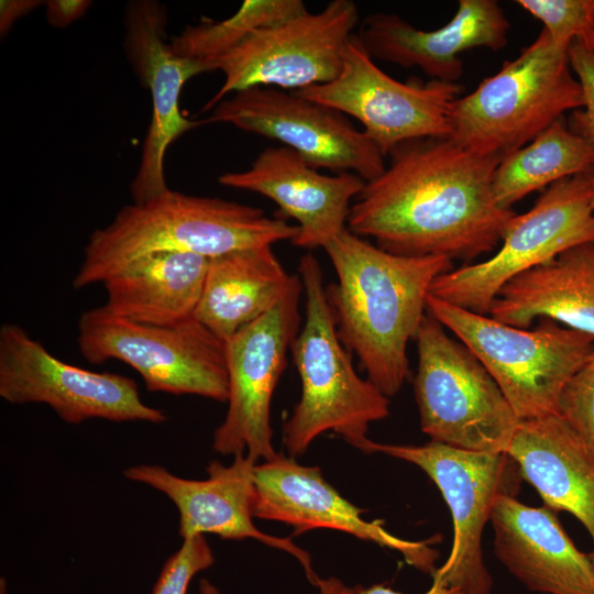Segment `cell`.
<instances>
[{
    "label": "cell",
    "mask_w": 594,
    "mask_h": 594,
    "mask_svg": "<svg viewBox=\"0 0 594 594\" xmlns=\"http://www.w3.org/2000/svg\"><path fill=\"white\" fill-rule=\"evenodd\" d=\"M584 175L587 179V183H588V187H590V195H591V206L594 210V166H592L591 168H588L587 170L584 172Z\"/></svg>",
    "instance_id": "37"
},
{
    "label": "cell",
    "mask_w": 594,
    "mask_h": 594,
    "mask_svg": "<svg viewBox=\"0 0 594 594\" xmlns=\"http://www.w3.org/2000/svg\"><path fill=\"white\" fill-rule=\"evenodd\" d=\"M462 91L457 82L398 81L378 68L353 34L339 75L295 91L353 117L384 156L397 145L425 138H450L452 110Z\"/></svg>",
    "instance_id": "12"
},
{
    "label": "cell",
    "mask_w": 594,
    "mask_h": 594,
    "mask_svg": "<svg viewBox=\"0 0 594 594\" xmlns=\"http://www.w3.org/2000/svg\"><path fill=\"white\" fill-rule=\"evenodd\" d=\"M415 340L421 431L462 450L506 452L520 419L482 362L428 312Z\"/></svg>",
    "instance_id": "7"
},
{
    "label": "cell",
    "mask_w": 594,
    "mask_h": 594,
    "mask_svg": "<svg viewBox=\"0 0 594 594\" xmlns=\"http://www.w3.org/2000/svg\"><path fill=\"white\" fill-rule=\"evenodd\" d=\"M77 341L89 363L122 361L140 374L150 392L228 402L226 344L194 317L147 324L100 306L80 315Z\"/></svg>",
    "instance_id": "8"
},
{
    "label": "cell",
    "mask_w": 594,
    "mask_h": 594,
    "mask_svg": "<svg viewBox=\"0 0 594 594\" xmlns=\"http://www.w3.org/2000/svg\"><path fill=\"white\" fill-rule=\"evenodd\" d=\"M298 231L297 226L254 206L168 189L145 202L124 206L109 224L90 234L73 286L102 283L120 266L146 254L189 252L215 257L292 241Z\"/></svg>",
    "instance_id": "3"
},
{
    "label": "cell",
    "mask_w": 594,
    "mask_h": 594,
    "mask_svg": "<svg viewBox=\"0 0 594 594\" xmlns=\"http://www.w3.org/2000/svg\"><path fill=\"white\" fill-rule=\"evenodd\" d=\"M256 461L246 454L234 455L230 465L211 461L206 480L176 476L160 465L141 464L124 471L131 481L146 484L165 494L179 513V535L184 539L213 534L222 539H255L295 557L308 580L318 586L320 579L309 553L290 538L275 537L253 522L254 470Z\"/></svg>",
    "instance_id": "18"
},
{
    "label": "cell",
    "mask_w": 594,
    "mask_h": 594,
    "mask_svg": "<svg viewBox=\"0 0 594 594\" xmlns=\"http://www.w3.org/2000/svg\"><path fill=\"white\" fill-rule=\"evenodd\" d=\"M305 11L307 8L301 0H245L239 10L226 20L204 21L197 25L186 26L180 34L170 38V45L179 56L207 66L210 61L231 50L252 33L282 23Z\"/></svg>",
    "instance_id": "27"
},
{
    "label": "cell",
    "mask_w": 594,
    "mask_h": 594,
    "mask_svg": "<svg viewBox=\"0 0 594 594\" xmlns=\"http://www.w3.org/2000/svg\"><path fill=\"white\" fill-rule=\"evenodd\" d=\"M505 453L544 506L572 514L594 542V450L565 419L520 420Z\"/></svg>",
    "instance_id": "22"
},
{
    "label": "cell",
    "mask_w": 594,
    "mask_h": 594,
    "mask_svg": "<svg viewBox=\"0 0 594 594\" xmlns=\"http://www.w3.org/2000/svg\"><path fill=\"white\" fill-rule=\"evenodd\" d=\"M594 166L591 146L560 118L531 142L503 158L493 178L498 206H512L551 184Z\"/></svg>",
    "instance_id": "26"
},
{
    "label": "cell",
    "mask_w": 594,
    "mask_h": 594,
    "mask_svg": "<svg viewBox=\"0 0 594 594\" xmlns=\"http://www.w3.org/2000/svg\"><path fill=\"white\" fill-rule=\"evenodd\" d=\"M213 561L204 535L184 539L182 547L165 562L152 594H186L191 579Z\"/></svg>",
    "instance_id": "30"
},
{
    "label": "cell",
    "mask_w": 594,
    "mask_h": 594,
    "mask_svg": "<svg viewBox=\"0 0 594 594\" xmlns=\"http://www.w3.org/2000/svg\"><path fill=\"white\" fill-rule=\"evenodd\" d=\"M384 172L366 182L346 228L402 256L470 262L502 242L512 209L493 194L497 157L451 138H425L393 148Z\"/></svg>",
    "instance_id": "1"
},
{
    "label": "cell",
    "mask_w": 594,
    "mask_h": 594,
    "mask_svg": "<svg viewBox=\"0 0 594 594\" xmlns=\"http://www.w3.org/2000/svg\"><path fill=\"white\" fill-rule=\"evenodd\" d=\"M359 24L352 0H332L318 12L307 10L252 33L207 64L210 72H221L224 80L201 112L252 87L297 91L333 80Z\"/></svg>",
    "instance_id": "11"
},
{
    "label": "cell",
    "mask_w": 594,
    "mask_h": 594,
    "mask_svg": "<svg viewBox=\"0 0 594 594\" xmlns=\"http://www.w3.org/2000/svg\"><path fill=\"white\" fill-rule=\"evenodd\" d=\"M542 29L519 55L503 64L452 110L451 139L501 161L531 142L565 111L584 106L583 88L573 76L569 46Z\"/></svg>",
    "instance_id": "5"
},
{
    "label": "cell",
    "mask_w": 594,
    "mask_h": 594,
    "mask_svg": "<svg viewBox=\"0 0 594 594\" xmlns=\"http://www.w3.org/2000/svg\"><path fill=\"white\" fill-rule=\"evenodd\" d=\"M218 182L273 200L297 221L290 243L307 250L324 248L346 229L351 201L366 184L354 173L321 174L283 145L263 150L248 169L224 173Z\"/></svg>",
    "instance_id": "19"
},
{
    "label": "cell",
    "mask_w": 594,
    "mask_h": 594,
    "mask_svg": "<svg viewBox=\"0 0 594 594\" xmlns=\"http://www.w3.org/2000/svg\"><path fill=\"white\" fill-rule=\"evenodd\" d=\"M0 396L10 404H45L68 424L167 420L142 400L133 378L63 362L15 323L0 328Z\"/></svg>",
    "instance_id": "14"
},
{
    "label": "cell",
    "mask_w": 594,
    "mask_h": 594,
    "mask_svg": "<svg viewBox=\"0 0 594 594\" xmlns=\"http://www.w3.org/2000/svg\"><path fill=\"white\" fill-rule=\"evenodd\" d=\"M200 594H221L219 590L207 579H201L199 582Z\"/></svg>",
    "instance_id": "36"
},
{
    "label": "cell",
    "mask_w": 594,
    "mask_h": 594,
    "mask_svg": "<svg viewBox=\"0 0 594 594\" xmlns=\"http://www.w3.org/2000/svg\"><path fill=\"white\" fill-rule=\"evenodd\" d=\"M298 275L305 296L304 326L290 353L301 382L300 399L284 425L283 442L292 458L304 454L321 433L333 431L360 450L371 424L389 415V397L358 375L352 353L341 343L327 298L321 266L302 255Z\"/></svg>",
    "instance_id": "4"
},
{
    "label": "cell",
    "mask_w": 594,
    "mask_h": 594,
    "mask_svg": "<svg viewBox=\"0 0 594 594\" xmlns=\"http://www.w3.org/2000/svg\"><path fill=\"white\" fill-rule=\"evenodd\" d=\"M568 54L571 68L583 88L584 106L571 111L566 124L594 153V48L572 42Z\"/></svg>",
    "instance_id": "31"
},
{
    "label": "cell",
    "mask_w": 594,
    "mask_h": 594,
    "mask_svg": "<svg viewBox=\"0 0 594 594\" xmlns=\"http://www.w3.org/2000/svg\"><path fill=\"white\" fill-rule=\"evenodd\" d=\"M207 123H227L278 141L311 167L354 173L365 182L381 175L385 156L348 117L295 91L252 87L211 109Z\"/></svg>",
    "instance_id": "15"
},
{
    "label": "cell",
    "mask_w": 594,
    "mask_h": 594,
    "mask_svg": "<svg viewBox=\"0 0 594 594\" xmlns=\"http://www.w3.org/2000/svg\"><path fill=\"white\" fill-rule=\"evenodd\" d=\"M292 275L272 246L210 257L194 318L226 342L277 304Z\"/></svg>",
    "instance_id": "25"
},
{
    "label": "cell",
    "mask_w": 594,
    "mask_h": 594,
    "mask_svg": "<svg viewBox=\"0 0 594 594\" xmlns=\"http://www.w3.org/2000/svg\"><path fill=\"white\" fill-rule=\"evenodd\" d=\"M552 40L594 48V0H518Z\"/></svg>",
    "instance_id": "28"
},
{
    "label": "cell",
    "mask_w": 594,
    "mask_h": 594,
    "mask_svg": "<svg viewBox=\"0 0 594 594\" xmlns=\"http://www.w3.org/2000/svg\"><path fill=\"white\" fill-rule=\"evenodd\" d=\"M361 451L383 453L420 468L437 485L453 521V541L433 581L465 594H492L493 580L484 562L482 537L496 498L515 496L521 477L507 453L462 450L430 441L422 446L387 444L367 439Z\"/></svg>",
    "instance_id": "9"
},
{
    "label": "cell",
    "mask_w": 594,
    "mask_h": 594,
    "mask_svg": "<svg viewBox=\"0 0 594 594\" xmlns=\"http://www.w3.org/2000/svg\"><path fill=\"white\" fill-rule=\"evenodd\" d=\"M210 257L157 252L134 258L103 282L111 314L140 323L172 324L194 317Z\"/></svg>",
    "instance_id": "24"
},
{
    "label": "cell",
    "mask_w": 594,
    "mask_h": 594,
    "mask_svg": "<svg viewBox=\"0 0 594 594\" xmlns=\"http://www.w3.org/2000/svg\"><path fill=\"white\" fill-rule=\"evenodd\" d=\"M588 558L594 573V550L588 554Z\"/></svg>",
    "instance_id": "38"
},
{
    "label": "cell",
    "mask_w": 594,
    "mask_h": 594,
    "mask_svg": "<svg viewBox=\"0 0 594 594\" xmlns=\"http://www.w3.org/2000/svg\"><path fill=\"white\" fill-rule=\"evenodd\" d=\"M558 414L594 450V352L565 384Z\"/></svg>",
    "instance_id": "29"
},
{
    "label": "cell",
    "mask_w": 594,
    "mask_h": 594,
    "mask_svg": "<svg viewBox=\"0 0 594 594\" xmlns=\"http://www.w3.org/2000/svg\"><path fill=\"white\" fill-rule=\"evenodd\" d=\"M590 198L584 173L551 184L530 210L512 218L501 248L492 257L441 274L432 283L430 295L488 315L507 282L571 248L594 243V210Z\"/></svg>",
    "instance_id": "10"
},
{
    "label": "cell",
    "mask_w": 594,
    "mask_h": 594,
    "mask_svg": "<svg viewBox=\"0 0 594 594\" xmlns=\"http://www.w3.org/2000/svg\"><path fill=\"white\" fill-rule=\"evenodd\" d=\"M427 312L490 372L520 420L558 414L561 393L594 352V338L550 319L513 327L429 294Z\"/></svg>",
    "instance_id": "6"
},
{
    "label": "cell",
    "mask_w": 594,
    "mask_h": 594,
    "mask_svg": "<svg viewBox=\"0 0 594 594\" xmlns=\"http://www.w3.org/2000/svg\"><path fill=\"white\" fill-rule=\"evenodd\" d=\"M488 316L522 329L546 318L594 338V243L571 248L507 282Z\"/></svg>",
    "instance_id": "23"
},
{
    "label": "cell",
    "mask_w": 594,
    "mask_h": 594,
    "mask_svg": "<svg viewBox=\"0 0 594 594\" xmlns=\"http://www.w3.org/2000/svg\"><path fill=\"white\" fill-rule=\"evenodd\" d=\"M40 0H1L0 1V34L6 35L13 24L22 16L28 15L37 7Z\"/></svg>",
    "instance_id": "33"
},
{
    "label": "cell",
    "mask_w": 594,
    "mask_h": 594,
    "mask_svg": "<svg viewBox=\"0 0 594 594\" xmlns=\"http://www.w3.org/2000/svg\"><path fill=\"white\" fill-rule=\"evenodd\" d=\"M123 50L152 101L140 165L130 185L133 202L142 204L169 189L164 169L168 146L184 133L207 123L184 117L179 100L185 84L209 69L204 63L173 51L167 41V10L154 0L128 3Z\"/></svg>",
    "instance_id": "16"
},
{
    "label": "cell",
    "mask_w": 594,
    "mask_h": 594,
    "mask_svg": "<svg viewBox=\"0 0 594 594\" xmlns=\"http://www.w3.org/2000/svg\"><path fill=\"white\" fill-rule=\"evenodd\" d=\"M318 587L320 594H358L359 592L356 587H349L336 578L320 580Z\"/></svg>",
    "instance_id": "35"
},
{
    "label": "cell",
    "mask_w": 594,
    "mask_h": 594,
    "mask_svg": "<svg viewBox=\"0 0 594 594\" xmlns=\"http://www.w3.org/2000/svg\"><path fill=\"white\" fill-rule=\"evenodd\" d=\"M254 518L287 524L293 536L312 529H333L398 551L416 569L437 570L438 551L428 541H409L385 529L382 520L369 521L363 509L342 497L322 476L318 466L299 464L278 454L254 470Z\"/></svg>",
    "instance_id": "17"
},
{
    "label": "cell",
    "mask_w": 594,
    "mask_h": 594,
    "mask_svg": "<svg viewBox=\"0 0 594 594\" xmlns=\"http://www.w3.org/2000/svg\"><path fill=\"white\" fill-rule=\"evenodd\" d=\"M323 249L337 275L326 286L337 334L367 378L395 396L409 375L407 345L427 314L431 285L453 261L396 255L348 228Z\"/></svg>",
    "instance_id": "2"
},
{
    "label": "cell",
    "mask_w": 594,
    "mask_h": 594,
    "mask_svg": "<svg viewBox=\"0 0 594 594\" xmlns=\"http://www.w3.org/2000/svg\"><path fill=\"white\" fill-rule=\"evenodd\" d=\"M91 6L90 0H50L45 3L47 23L64 29L81 19Z\"/></svg>",
    "instance_id": "32"
},
{
    "label": "cell",
    "mask_w": 594,
    "mask_h": 594,
    "mask_svg": "<svg viewBox=\"0 0 594 594\" xmlns=\"http://www.w3.org/2000/svg\"><path fill=\"white\" fill-rule=\"evenodd\" d=\"M358 594H402L385 585H373L367 588H360ZM425 594H465L460 588L447 586L438 581H432V585Z\"/></svg>",
    "instance_id": "34"
},
{
    "label": "cell",
    "mask_w": 594,
    "mask_h": 594,
    "mask_svg": "<svg viewBox=\"0 0 594 594\" xmlns=\"http://www.w3.org/2000/svg\"><path fill=\"white\" fill-rule=\"evenodd\" d=\"M490 521L498 560L528 590L546 594H594L588 554L580 551L554 510L499 495Z\"/></svg>",
    "instance_id": "21"
},
{
    "label": "cell",
    "mask_w": 594,
    "mask_h": 594,
    "mask_svg": "<svg viewBox=\"0 0 594 594\" xmlns=\"http://www.w3.org/2000/svg\"><path fill=\"white\" fill-rule=\"evenodd\" d=\"M302 284L298 274L277 304L241 328L226 344L228 410L213 433V449L264 461L278 455L273 446L271 404L287 365V353L300 330Z\"/></svg>",
    "instance_id": "13"
},
{
    "label": "cell",
    "mask_w": 594,
    "mask_h": 594,
    "mask_svg": "<svg viewBox=\"0 0 594 594\" xmlns=\"http://www.w3.org/2000/svg\"><path fill=\"white\" fill-rule=\"evenodd\" d=\"M510 23L496 0H460L442 28L425 31L394 13L376 12L359 26L365 51L404 68L418 67L430 79L457 82L463 63L459 54L475 47L499 51L507 44Z\"/></svg>",
    "instance_id": "20"
}]
</instances>
